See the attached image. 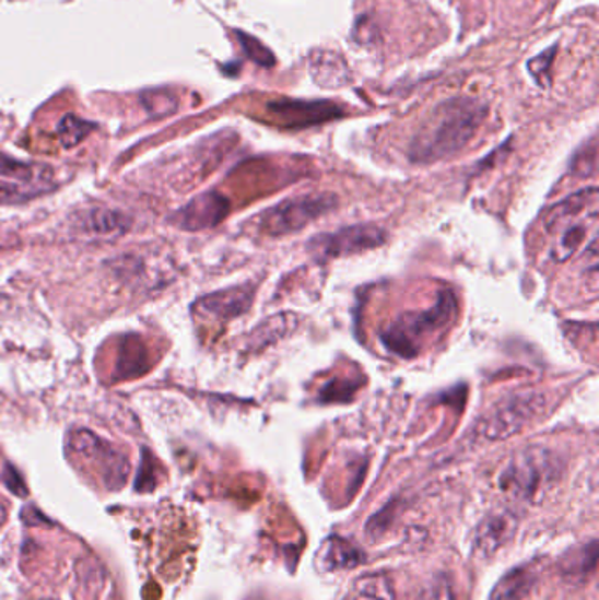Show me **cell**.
I'll return each instance as SVG.
<instances>
[{"label":"cell","mask_w":599,"mask_h":600,"mask_svg":"<svg viewBox=\"0 0 599 600\" xmlns=\"http://www.w3.org/2000/svg\"><path fill=\"white\" fill-rule=\"evenodd\" d=\"M488 106L473 97H454L434 107L408 148L413 164L447 161L461 152L479 132Z\"/></svg>","instance_id":"1"},{"label":"cell","mask_w":599,"mask_h":600,"mask_svg":"<svg viewBox=\"0 0 599 600\" xmlns=\"http://www.w3.org/2000/svg\"><path fill=\"white\" fill-rule=\"evenodd\" d=\"M598 216V190L595 187L577 191L554 205L545 219L547 234L552 237L549 248L552 262H568L586 245L590 232H596Z\"/></svg>","instance_id":"2"},{"label":"cell","mask_w":599,"mask_h":600,"mask_svg":"<svg viewBox=\"0 0 599 600\" xmlns=\"http://www.w3.org/2000/svg\"><path fill=\"white\" fill-rule=\"evenodd\" d=\"M563 463L552 449L531 446L512 457L500 474V489L519 503L537 504L560 480Z\"/></svg>","instance_id":"3"},{"label":"cell","mask_w":599,"mask_h":600,"mask_svg":"<svg viewBox=\"0 0 599 600\" xmlns=\"http://www.w3.org/2000/svg\"><path fill=\"white\" fill-rule=\"evenodd\" d=\"M457 313L456 295L442 292L438 301L430 309L403 315L381 333V343L394 355L412 358L436 333L453 323Z\"/></svg>","instance_id":"4"},{"label":"cell","mask_w":599,"mask_h":600,"mask_svg":"<svg viewBox=\"0 0 599 600\" xmlns=\"http://www.w3.org/2000/svg\"><path fill=\"white\" fill-rule=\"evenodd\" d=\"M545 411V397L537 391H517L503 397L483 414L477 434L488 440H505L519 434Z\"/></svg>","instance_id":"5"},{"label":"cell","mask_w":599,"mask_h":600,"mask_svg":"<svg viewBox=\"0 0 599 600\" xmlns=\"http://www.w3.org/2000/svg\"><path fill=\"white\" fill-rule=\"evenodd\" d=\"M68 449L106 489L118 490L126 485L129 462L108 440L95 436L94 432L77 428L69 434Z\"/></svg>","instance_id":"6"},{"label":"cell","mask_w":599,"mask_h":600,"mask_svg":"<svg viewBox=\"0 0 599 600\" xmlns=\"http://www.w3.org/2000/svg\"><path fill=\"white\" fill-rule=\"evenodd\" d=\"M338 199L332 193H308L294 197L260 214V228L268 236L282 237L308 227L309 223L334 210Z\"/></svg>","instance_id":"7"},{"label":"cell","mask_w":599,"mask_h":600,"mask_svg":"<svg viewBox=\"0 0 599 600\" xmlns=\"http://www.w3.org/2000/svg\"><path fill=\"white\" fill-rule=\"evenodd\" d=\"M387 239L384 228L372 223L341 228L334 234H322L309 240V251L317 258L349 257L378 248Z\"/></svg>","instance_id":"8"},{"label":"cell","mask_w":599,"mask_h":600,"mask_svg":"<svg viewBox=\"0 0 599 600\" xmlns=\"http://www.w3.org/2000/svg\"><path fill=\"white\" fill-rule=\"evenodd\" d=\"M519 530V516L508 509H497L480 521L473 533V552L480 558H492L510 543Z\"/></svg>","instance_id":"9"},{"label":"cell","mask_w":599,"mask_h":600,"mask_svg":"<svg viewBox=\"0 0 599 600\" xmlns=\"http://www.w3.org/2000/svg\"><path fill=\"white\" fill-rule=\"evenodd\" d=\"M227 213L228 200L220 196L219 191H207L190 200L171 219V222L184 231H207V228L216 227Z\"/></svg>","instance_id":"10"},{"label":"cell","mask_w":599,"mask_h":600,"mask_svg":"<svg viewBox=\"0 0 599 600\" xmlns=\"http://www.w3.org/2000/svg\"><path fill=\"white\" fill-rule=\"evenodd\" d=\"M268 111L277 118L278 123L291 129L312 127L343 115V109L334 104L303 103V101H274L269 103Z\"/></svg>","instance_id":"11"},{"label":"cell","mask_w":599,"mask_h":600,"mask_svg":"<svg viewBox=\"0 0 599 600\" xmlns=\"http://www.w3.org/2000/svg\"><path fill=\"white\" fill-rule=\"evenodd\" d=\"M254 301V290L248 286H234V289L220 290L215 294L199 298L196 309L199 315L210 316L215 320H231L248 311Z\"/></svg>","instance_id":"12"},{"label":"cell","mask_w":599,"mask_h":600,"mask_svg":"<svg viewBox=\"0 0 599 600\" xmlns=\"http://www.w3.org/2000/svg\"><path fill=\"white\" fill-rule=\"evenodd\" d=\"M317 558L320 569L326 573H336V570L355 569L357 565L363 564L364 553L354 543L334 536L327 539Z\"/></svg>","instance_id":"13"},{"label":"cell","mask_w":599,"mask_h":600,"mask_svg":"<svg viewBox=\"0 0 599 600\" xmlns=\"http://www.w3.org/2000/svg\"><path fill=\"white\" fill-rule=\"evenodd\" d=\"M537 581L538 573L532 565H517L494 585L489 600H524Z\"/></svg>","instance_id":"14"},{"label":"cell","mask_w":599,"mask_h":600,"mask_svg":"<svg viewBox=\"0 0 599 600\" xmlns=\"http://www.w3.org/2000/svg\"><path fill=\"white\" fill-rule=\"evenodd\" d=\"M130 227L129 216L118 213V211L98 210L89 211V213L81 220V228L86 234L101 237V239H108V237H118L121 234H126Z\"/></svg>","instance_id":"15"},{"label":"cell","mask_w":599,"mask_h":600,"mask_svg":"<svg viewBox=\"0 0 599 600\" xmlns=\"http://www.w3.org/2000/svg\"><path fill=\"white\" fill-rule=\"evenodd\" d=\"M598 565V544L596 541L586 546L569 550L561 561V570L569 579H584L592 576Z\"/></svg>","instance_id":"16"},{"label":"cell","mask_w":599,"mask_h":600,"mask_svg":"<svg viewBox=\"0 0 599 600\" xmlns=\"http://www.w3.org/2000/svg\"><path fill=\"white\" fill-rule=\"evenodd\" d=\"M0 176L31 185L36 181H48L51 178V169L46 165L28 164V162L16 161L13 156L0 153Z\"/></svg>","instance_id":"17"},{"label":"cell","mask_w":599,"mask_h":600,"mask_svg":"<svg viewBox=\"0 0 599 600\" xmlns=\"http://www.w3.org/2000/svg\"><path fill=\"white\" fill-rule=\"evenodd\" d=\"M354 600H396L392 581L387 574H364L355 579Z\"/></svg>","instance_id":"18"},{"label":"cell","mask_w":599,"mask_h":600,"mask_svg":"<svg viewBox=\"0 0 599 600\" xmlns=\"http://www.w3.org/2000/svg\"><path fill=\"white\" fill-rule=\"evenodd\" d=\"M314 74L322 85L340 86L347 81V66L334 54H322L315 58Z\"/></svg>","instance_id":"19"},{"label":"cell","mask_w":599,"mask_h":600,"mask_svg":"<svg viewBox=\"0 0 599 600\" xmlns=\"http://www.w3.org/2000/svg\"><path fill=\"white\" fill-rule=\"evenodd\" d=\"M95 129L94 123L81 120L78 116H63L59 123V139L63 148H74Z\"/></svg>","instance_id":"20"},{"label":"cell","mask_w":599,"mask_h":600,"mask_svg":"<svg viewBox=\"0 0 599 600\" xmlns=\"http://www.w3.org/2000/svg\"><path fill=\"white\" fill-rule=\"evenodd\" d=\"M144 352L143 344L132 343L130 338L126 343L121 344L120 358H118V373L120 378H127V376H134V374L143 373L144 365Z\"/></svg>","instance_id":"21"},{"label":"cell","mask_w":599,"mask_h":600,"mask_svg":"<svg viewBox=\"0 0 599 600\" xmlns=\"http://www.w3.org/2000/svg\"><path fill=\"white\" fill-rule=\"evenodd\" d=\"M45 187H31L27 183L2 181L0 179V204H23L36 199Z\"/></svg>","instance_id":"22"},{"label":"cell","mask_w":599,"mask_h":600,"mask_svg":"<svg viewBox=\"0 0 599 600\" xmlns=\"http://www.w3.org/2000/svg\"><path fill=\"white\" fill-rule=\"evenodd\" d=\"M143 104L146 107V111L155 118H162V116L171 115L176 111L178 103H176L175 95L167 94V92H146L143 95Z\"/></svg>","instance_id":"23"},{"label":"cell","mask_w":599,"mask_h":600,"mask_svg":"<svg viewBox=\"0 0 599 600\" xmlns=\"http://www.w3.org/2000/svg\"><path fill=\"white\" fill-rule=\"evenodd\" d=\"M237 39H239V45L245 49V54L254 60V62L259 63L262 67H273L274 57L268 48H266L259 39L256 37L248 36L245 32H236Z\"/></svg>","instance_id":"24"},{"label":"cell","mask_w":599,"mask_h":600,"mask_svg":"<svg viewBox=\"0 0 599 600\" xmlns=\"http://www.w3.org/2000/svg\"><path fill=\"white\" fill-rule=\"evenodd\" d=\"M419 600H456V596L447 578H436L430 587L424 588Z\"/></svg>","instance_id":"25"},{"label":"cell","mask_w":599,"mask_h":600,"mask_svg":"<svg viewBox=\"0 0 599 600\" xmlns=\"http://www.w3.org/2000/svg\"><path fill=\"white\" fill-rule=\"evenodd\" d=\"M4 506H2V503H0V521H4Z\"/></svg>","instance_id":"26"}]
</instances>
